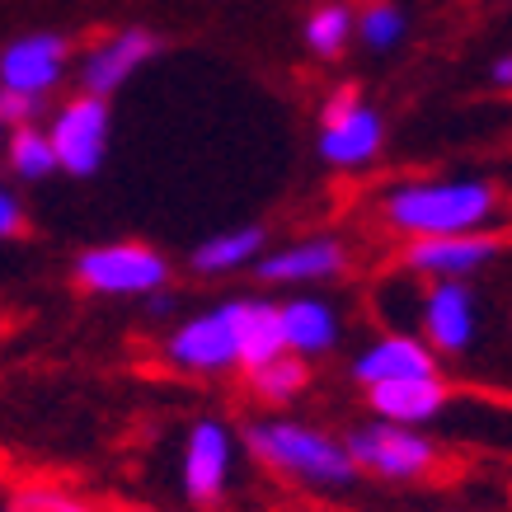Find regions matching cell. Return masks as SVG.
Instances as JSON below:
<instances>
[{
	"instance_id": "6da1fadb",
	"label": "cell",
	"mask_w": 512,
	"mask_h": 512,
	"mask_svg": "<svg viewBox=\"0 0 512 512\" xmlns=\"http://www.w3.org/2000/svg\"><path fill=\"white\" fill-rule=\"evenodd\" d=\"M503 217L494 179H404L381 193V226L404 240L489 231Z\"/></svg>"
},
{
	"instance_id": "7a4b0ae2",
	"label": "cell",
	"mask_w": 512,
	"mask_h": 512,
	"mask_svg": "<svg viewBox=\"0 0 512 512\" xmlns=\"http://www.w3.org/2000/svg\"><path fill=\"white\" fill-rule=\"evenodd\" d=\"M245 447L273 475L315 489V494H348L357 484V466L334 433L296 419H254L245 428Z\"/></svg>"
},
{
	"instance_id": "3957f363",
	"label": "cell",
	"mask_w": 512,
	"mask_h": 512,
	"mask_svg": "<svg viewBox=\"0 0 512 512\" xmlns=\"http://www.w3.org/2000/svg\"><path fill=\"white\" fill-rule=\"evenodd\" d=\"M348 456H353L357 475H381V480H428L442 466V451L433 437H423L419 428L404 423L372 419L348 433Z\"/></svg>"
},
{
	"instance_id": "277c9868",
	"label": "cell",
	"mask_w": 512,
	"mask_h": 512,
	"mask_svg": "<svg viewBox=\"0 0 512 512\" xmlns=\"http://www.w3.org/2000/svg\"><path fill=\"white\" fill-rule=\"evenodd\" d=\"M76 282L94 296H151L170 287V259L141 240L94 245L76 259Z\"/></svg>"
},
{
	"instance_id": "5b68a950",
	"label": "cell",
	"mask_w": 512,
	"mask_h": 512,
	"mask_svg": "<svg viewBox=\"0 0 512 512\" xmlns=\"http://www.w3.org/2000/svg\"><path fill=\"white\" fill-rule=\"evenodd\" d=\"M386 146V123L381 113L357 90H334L325 99V123H320V156L334 170H367Z\"/></svg>"
},
{
	"instance_id": "8992f818",
	"label": "cell",
	"mask_w": 512,
	"mask_h": 512,
	"mask_svg": "<svg viewBox=\"0 0 512 512\" xmlns=\"http://www.w3.org/2000/svg\"><path fill=\"white\" fill-rule=\"evenodd\" d=\"M47 141H52L57 170L90 179L104 165V156H109V99L76 94L71 104L57 109V118L47 127Z\"/></svg>"
},
{
	"instance_id": "52a82bcc",
	"label": "cell",
	"mask_w": 512,
	"mask_h": 512,
	"mask_svg": "<svg viewBox=\"0 0 512 512\" xmlns=\"http://www.w3.org/2000/svg\"><path fill=\"white\" fill-rule=\"evenodd\" d=\"M231 470H235L231 428L217 419H198L184 437V451H179V484H184V498L198 503V508L221 503L226 489H231Z\"/></svg>"
},
{
	"instance_id": "ba28073f",
	"label": "cell",
	"mask_w": 512,
	"mask_h": 512,
	"mask_svg": "<svg viewBox=\"0 0 512 512\" xmlns=\"http://www.w3.org/2000/svg\"><path fill=\"white\" fill-rule=\"evenodd\" d=\"M165 362L174 372L184 376H221V372H235V334H231V320L221 306L212 311L193 315L184 325L174 329L165 339Z\"/></svg>"
},
{
	"instance_id": "9c48e42d",
	"label": "cell",
	"mask_w": 512,
	"mask_h": 512,
	"mask_svg": "<svg viewBox=\"0 0 512 512\" xmlns=\"http://www.w3.org/2000/svg\"><path fill=\"white\" fill-rule=\"evenodd\" d=\"M498 240L484 231L470 235H428V240H404V268L423 273L433 282H466L470 273H480L498 259Z\"/></svg>"
},
{
	"instance_id": "30bf717a",
	"label": "cell",
	"mask_w": 512,
	"mask_h": 512,
	"mask_svg": "<svg viewBox=\"0 0 512 512\" xmlns=\"http://www.w3.org/2000/svg\"><path fill=\"white\" fill-rule=\"evenodd\" d=\"M66 57H71V47H66V38H57V33L15 38V43L0 52V90L47 99V94L62 85Z\"/></svg>"
},
{
	"instance_id": "8fae6325",
	"label": "cell",
	"mask_w": 512,
	"mask_h": 512,
	"mask_svg": "<svg viewBox=\"0 0 512 512\" xmlns=\"http://www.w3.org/2000/svg\"><path fill=\"white\" fill-rule=\"evenodd\" d=\"M160 52L156 33L146 29H118L109 38H99V43L80 57V85L85 94H99V99H109L113 90H123L127 80L137 76L141 66L151 62Z\"/></svg>"
},
{
	"instance_id": "7c38bea8",
	"label": "cell",
	"mask_w": 512,
	"mask_h": 512,
	"mask_svg": "<svg viewBox=\"0 0 512 512\" xmlns=\"http://www.w3.org/2000/svg\"><path fill=\"white\" fill-rule=\"evenodd\" d=\"M259 278L268 287H311V282H329L348 268V249L334 235H311V240H296V245H282L273 254H259L254 259Z\"/></svg>"
},
{
	"instance_id": "4fadbf2b",
	"label": "cell",
	"mask_w": 512,
	"mask_h": 512,
	"mask_svg": "<svg viewBox=\"0 0 512 512\" xmlns=\"http://www.w3.org/2000/svg\"><path fill=\"white\" fill-rule=\"evenodd\" d=\"M423 343L433 353H466L475 343V292L466 282H433L419 306Z\"/></svg>"
},
{
	"instance_id": "5bb4252c",
	"label": "cell",
	"mask_w": 512,
	"mask_h": 512,
	"mask_svg": "<svg viewBox=\"0 0 512 512\" xmlns=\"http://www.w3.org/2000/svg\"><path fill=\"white\" fill-rule=\"evenodd\" d=\"M404 376H437V353L419 334L395 329V334L367 343V348L353 357V381L362 390L381 386V381H404Z\"/></svg>"
},
{
	"instance_id": "9a60e30c",
	"label": "cell",
	"mask_w": 512,
	"mask_h": 512,
	"mask_svg": "<svg viewBox=\"0 0 512 512\" xmlns=\"http://www.w3.org/2000/svg\"><path fill=\"white\" fill-rule=\"evenodd\" d=\"M451 400V386L442 376H404V381H381L367 386V409L386 423H404V428H423L433 423Z\"/></svg>"
},
{
	"instance_id": "2e32d148",
	"label": "cell",
	"mask_w": 512,
	"mask_h": 512,
	"mask_svg": "<svg viewBox=\"0 0 512 512\" xmlns=\"http://www.w3.org/2000/svg\"><path fill=\"white\" fill-rule=\"evenodd\" d=\"M226 320H231V334H235V362H240V372H254V367H264L273 362L282 348V320H278V306L273 301H226L221 306Z\"/></svg>"
},
{
	"instance_id": "e0dca14e",
	"label": "cell",
	"mask_w": 512,
	"mask_h": 512,
	"mask_svg": "<svg viewBox=\"0 0 512 512\" xmlns=\"http://www.w3.org/2000/svg\"><path fill=\"white\" fill-rule=\"evenodd\" d=\"M278 320H282V348L292 357H325L334 343L343 339V325H339V311L320 301V296H292L278 306Z\"/></svg>"
},
{
	"instance_id": "ac0fdd59",
	"label": "cell",
	"mask_w": 512,
	"mask_h": 512,
	"mask_svg": "<svg viewBox=\"0 0 512 512\" xmlns=\"http://www.w3.org/2000/svg\"><path fill=\"white\" fill-rule=\"evenodd\" d=\"M264 254V226H235V231H221L212 240H202L193 249V268L202 278H226L235 268L254 264Z\"/></svg>"
},
{
	"instance_id": "d6986e66",
	"label": "cell",
	"mask_w": 512,
	"mask_h": 512,
	"mask_svg": "<svg viewBox=\"0 0 512 512\" xmlns=\"http://www.w3.org/2000/svg\"><path fill=\"white\" fill-rule=\"evenodd\" d=\"M306 386H311L306 357H292V353H278L273 362L249 372V390H254V400H264V404H292Z\"/></svg>"
},
{
	"instance_id": "ffe728a7",
	"label": "cell",
	"mask_w": 512,
	"mask_h": 512,
	"mask_svg": "<svg viewBox=\"0 0 512 512\" xmlns=\"http://www.w3.org/2000/svg\"><path fill=\"white\" fill-rule=\"evenodd\" d=\"M0 512H99L90 498H80L76 489L52 480H29L15 484L10 494L0 498Z\"/></svg>"
},
{
	"instance_id": "44dd1931",
	"label": "cell",
	"mask_w": 512,
	"mask_h": 512,
	"mask_svg": "<svg viewBox=\"0 0 512 512\" xmlns=\"http://www.w3.org/2000/svg\"><path fill=\"white\" fill-rule=\"evenodd\" d=\"M5 160H10V170L19 174V179H47V174L57 170V156H52V141H47V132H38L33 123L15 127L10 137H5Z\"/></svg>"
},
{
	"instance_id": "7402d4cb",
	"label": "cell",
	"mask_w": 512,
	"mask_h": 512,
	"mask_svg": "<svg viewBox=\"0 0 512 512\" xmlns=\"http://www.w3.org/2000/svg\"><path fill=\"white\" fill-rule=\"evenodd\" d=\"M353 43V10L348 5H320V10H311V19H306V47H311L315 57H343V47Z\"/></svg>"
},
{
	"instance_id": "603a6c76",
	"label": "cell",
	"mask_w": 512,
	"mask_h": 512,
	"mask_svg": "<svg viewBox=\"0 0 512 512\" xmlns=\"http://www.w3.org/2000/svg\"><path fill=\"white\" fill-rule=\"evenodd\" d=\"M353 33L372 52H390L404 38V10L390 0H372V5H362V15H353Z\"/></svg>"
},
{
	"instance_id": "cb8c5ba5",
	"label": "cell",
	"mask_w": 512,
	"mask_h": 512,
	"mask_svg": "<svg viewBox=\"0 0 512 512\" xmlns=\"http://www.w3.org/2000/svg\"><path fill=\"white\" fill-rule=\"evenodd\" d=\"M38 109H43V99H29V94H10V90H0V127L10 123V127H24L38 118Z\"/></svg>"
},
{
	"instance_id": "d4e9b609",
	"label": "cell",
	"mask_w": 512,
	"mask_h": 512,
	"mask_svg": "<svg viewBox=\"0 0 512 512\" xmlns=\"http://www.w3.org/2000/svg\"><path fill=\"white\" fill-rule=\"evenodd\" d=\"M15 235H24V202L0 184V240H15Z\"/></svg>"
},
{
	"instance_id": "484cf974",
	"label": "cell",
	"mask_w": 512,
	"mask_h": 512,
	"mask_svg": "<svg viewBox=\"0 0 512 512\" xmlns=\"http://www.w3.org/2000/svg\"><path fill=\"white\" fill-rule=\"evenodd\" d=\"M489 80H494V85H503V90H512V52H503V57L489 66Z\"/></svg>"
},
{
	"instance_id": "4316f807",
	"label": "cell",
	"mask_w": 512,
	"mask_h": 512,
	"mask_svg": "<svg viewBox=\"0 0 512 512\" xmlns=\"http://www.w3.org/2000/svg\"><path fill=\"white\" fill-rule=\"evenodd\" d=\"M123 512H151V508H123Z\"/></svg>"
},
{
	"instance_id": "83f0119b",
	"label": "cell",
	"mask_w": 512,
	"mask_h": 512,
	"mask_svg": "<svg viewBox=\"0 0 512 512\" xmlns=\"http://www.w3.org/2000/svg\"><path fill=\"white\" fill-rule=\"evenodd\" d=\"M0 146H5V127H0Z\"/></svg>"
}]
</instances>
